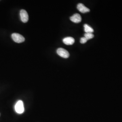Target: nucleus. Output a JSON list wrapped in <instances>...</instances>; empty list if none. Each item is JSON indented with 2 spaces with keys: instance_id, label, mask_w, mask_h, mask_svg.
Returning <instances> with one entry per match:
<instances>
[{
  "instance_id": "nucleus-5",
  "label": "nucleus",
  "mask_w": 122,
  "mask_h": 122,
  "mask_svg": "<svg viewBox=\"0 0 122 122\" xmlns=\"http://www.w3.org/2000/svg\"><path fill=\"white\" fill-rule=\"evenodd\" d=\"M77 8L80 12L82 13H87L90 11V9L85 6V5L82 3H79L77 5Z\"/></svg>"
},
{
  "instance_id": "nucleus-4",
  "label": "nucleus",
  "mask_w": 122,
  "mask_h": 122,
  "mask_svg": "<svg viewBox=\"0 0 122 122\" xmlns=\"http://www.w3.org/2000/svg\"><path fill=\"white\" fill-rule=\"evenodd\" d=\"M20 16L22 22L26 23L29 20V15L25 10H21L20 11Z\"/></svg>"
},
{
  "instance_id": "nucleus-9",
  "label": "nucleus",
  "mask_w": 122,
  "mask_h": 122,
  "mask_svg": "<svg viewBox=\"0 0 122 122\" xmlns=\"http://www.w3.org/2000/svg\"><path fill=\"white\" fill-rule=\"evenodd\" d=\"M94 37V35L92 33H85L84 35V37L86 38L87 40L92 39Z\"/></svg>"
},
{
  "instance_id": "nucleus-6",
  "label": "nucleus",
  "mask_w": 122,
  "mask_h": 122,
  "mask_svg": "<svg viewBox=\"0 0 122 122\" xmlns=\"http://www.w3.org/2000/svg\"><path fill=\"white\" fill-rule=\"evenodd\" d=\"M70 20L71 21L75 23H79L81 21V17L80 14H75L70 17Z\"/></svg>"
},
{
  "instance_id": "nucleus-1",
  "label": "nucleus",
  "mask_w": 122,
  "mask_h": 122,
  "mask_svg": "<svg viewBox=\"0 0 122 122\" xmlns=\"http://www.w3.org/2000/svg\"><path fill=\"white\" fill-rule=\"evenodd\" d=\"M11 37L13 40L17 43H21L25 41V38L18 33H13L11 35Z\"/></svg>"
},
{
  "instance_id": "nucleus-10",
  "label": "nucleus",
  "mask_w": 122,
  "mask_h": 122,
  "mask_svg": "<svg viewBox=\"0 0 122 122\" xmlns=\"http://www.w3.org/2000/svg\"><path fill=\"white\" fill-rule=\"evenodd\" d=\"M88 41L86 39L85 37H82L80 39V43L81 44H84L86 43Z\"/></svg>"
},
{
  "instance_id": "nucleus-8",
  "label": "nucleus",
  "mask_w": 122,
  "mask_h": 122,
  "mask_svg": "<svg viewBox=\"0 0 122 122\" xmlns=\"http://www.w3.org/2000/svg\"><path fill=\"white\" fill-rule=\"evenodd\" d=\"M84 31L86 33H93L94 32V30L91 26L88 25L87 24H85L84 25Z\"/></svg>"
},
{
  "instance_id": "nucleus-2",
  "label": "nucleus",
  "mask_w": 122,
  "mask_h": 122,
  "mask_svg": "<svg viewBox=\"0 0 122 122\" xmlns=\"http://www.w3.org/2000/svg\"><path fill=\"white\" fill-rule=\"evenodd\" d=\"M15 109L16 112L18 113L21 114L24 112V106L23 101L19 100L15 105Z\"/></svg>"
},
{
  "instance_id": "nucleus-7",
  "label": "nucleus",
  "mask_w": 122,
  "mask_h": 122,
  "mask_svg": "<svg viewBox=\"0 0 122 122\" xmlns=\"http://www.w3.org/2000/svg\"><path fill=\"white\" fill-rule=\"evenodd\" d=\"M63 42L66 45H72L75 43V39L72 37H68L63 39Z\"/></svg>"
},
{
  "instance_id": "nucleus-3",
  "label": "nucleus",
  "mask_w": 122,
  "mask_h": 122,
  "mask_svg": "<svg viewBox=\"0 0 122 122\" xmlns=\"http://www.w3.org/2000/svg\"><path fill=\"white\" fill-rule=\"evenodd\" d=\"M57 52L59 56L65 58H68L70 56L69 52L64 48H58L57 49Z\"/></svg>"
}]
</instances>
